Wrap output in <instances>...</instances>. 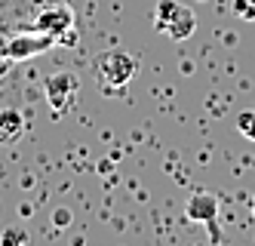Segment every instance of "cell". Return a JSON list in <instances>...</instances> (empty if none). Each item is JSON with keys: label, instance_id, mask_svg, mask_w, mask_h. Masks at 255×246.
<instances>
[{"label": "cell", "instance_id": "2", "mask_svg": "<svg viewBox=\"0 0 255 246\" xmlns=\"http://www.w3.org/2000/svg\"><path fill=\"white\" fill-rule=\"evenodd\" d=\"M154 28L163 31L166 37H172L175 43H181V40H188V37L197 31V15L185 3H178V0H157Z\"/></svg>", "mask_w": 255, "mask_h": 246}, {"label": "cell", "instance_id": "1", "mask_svg": "<svg viewBox=\"0 0 255 246\" xmlns=\"http://www.w3.org/2000/svg\"><path fill=\"white\" fill-rule=\"evenodd\" d=\"M138 74V59L126 49H105L96 59V77L102 89H123Z\"/></svg>", "mask_w": 255, "mask_h": 246}, {"label": "cell", "instance_id": "11", "mask_svg": "<svg viewBox=\"0 0 255 246\" xmlns=\"http://www.w3.org/2000/svg\"><path fill=\"white\" fill-rule=\"evenodd\" d=\"M252 219H255V197H252Z\"/></svg>", "mask_w": 255, "mask_h": 246}, {"label": "cell", "instance_id": "10", "mask_svg": "<svg viewBox=\"0 0 255 246\" xmlns=\"http://www.w3.org/2000/svg\"><path fill=\"white\" fill-rule=\"evenodd\" d=\"M25 240H28L25 231H6L3 234V243H25Z\"/></svg>", "mask_w": 255, "mask_h": 246}, {"label": "cell", "instance_id": "6", "mask_svg": "<svg viewBox=\"0 0 255 246\" xmlns=\"http://www.w3.org/2000/svg\"><path fill=\"white\" fill-rule=\"evenodd\" d=\"M188 219L206 225V228H212V237L218 240V228H215V222H218V197L215 194L197 191L191 197V203H188Z\"/></svg>", "mask_w": 255, "mask_h": 246}, {"label": "cell", "instance_id": "3", "mask_svg": "<svg viewBox=\"0 0 255 246\" xmlns=\"http://www.w3.org/2000/svg\"><path fill=\"white\" fill-rule=\"evenodd\" d=\"M43 92H46V102H49V108L56 111V114H68V111L77 105L80 77L74 71H56V74L46 77Z\"/></svg>", "mask_w": 255, "mask_h": 246}, {"label": "cell", "instance_id": "5", "mask_svg": "<svg viewBox=\"0 0 255 246\" xmlns=\"http://www.w3.org/2000/svg\"><path fill=\"white\" fill-rule=\"evenodd\" d=\"M34 28L43 31V34H52V37H62L74 28V9L68 3H52L34 18Z\"/></svg>", "mask_w": 255, "mask_h": 246}, {"label": "cell", "instance_id": "4", "mask_svg": "<svg viewBox=\"0 0 255 246\" xmlns=\"http://www.w3.org/2000/svg\"><path fill=\"white\" fill-rule=\"evenodd\" d=\"M59 37H52V34H43L37 28H31L28 34H15L12 40L6 43V59L12 62H25V59H34V55H40L46 52L52 43H56Z\"/></svg>", "mask_w": 255, "mask_h": 246}, {"label": "cell", "instance_id": "7", "mask_svg": "<svg viewBox=\"0 0 255 246\" xmlns=\"http://www.w3.org/2000/svg\"><path fill=\"white\" fill-rule=\"evenodd\" d=\"M25 136V117L15 108L0 111V145H15Z\"/></svg>", "mask_w": 255, "mask_h": 246}, {"label": "cell", "instance_id": "8", "mask_svg": "<svg viewBox=\"0 0 255 246\" xmlns=\"http://www.w3.org/2000/svg\"><path fill=\"white\" fill-rule=\"evenodd\" d=\"M231 12L243 22H255V0H231Z\"/></svg>", "mask_w": 255, "mask_h": 246}, {"label": "cell", "instance_id": "9", "mask_svg": "<svg viewBox=\"0 0 255 246\" xmlns=\"http://www.w3.org/2000/svg\"><path fill=\"white\" fill-rule=\"evenodd\" d=\"M237 129H240L249 142H255V111H240V114H237Z\"/></svg>", "mask_w": 255, "mask_h": 246}]
</instances>
